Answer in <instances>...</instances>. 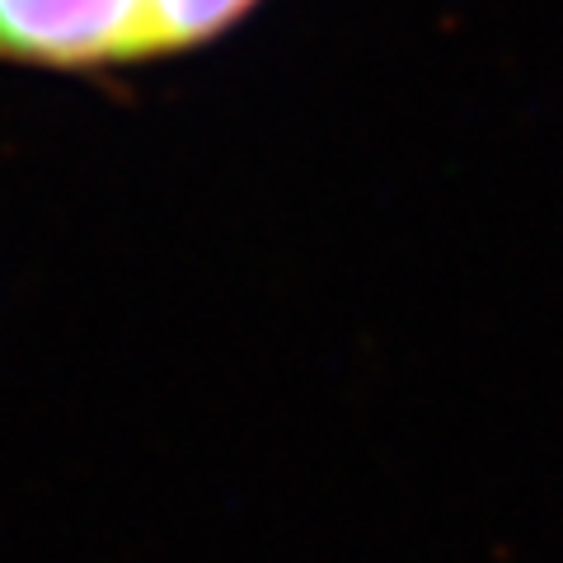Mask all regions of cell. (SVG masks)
Wrapping results in <instances>:
<instances>
[{"mask_svg":"<svg viewBox=\"0 0 563 563\" xmlns=\"http://www.w3.org/2000/svg\"><path fill=\"white\" fill-rule=\"evenodd\" d=\"M0 62L109 70L146 62V0H0Z\"/></svg>","mask_w":563,"mask_h":563,"instance_id":"obj_1","label":"cell"},{"mask_svg":"<svg viewBox=\"0 0 563 563\" xmlns=\"http://www.w3.org/2000/svg\"><path fill=\"white\" fill-rule=\"evenodd\" d=\"M258 0H146V62L231 33Z\"/></svg>","mask_w":563,"mask_h":563,"instance_id":"obj_2","label":"cell"}]
</instances>
